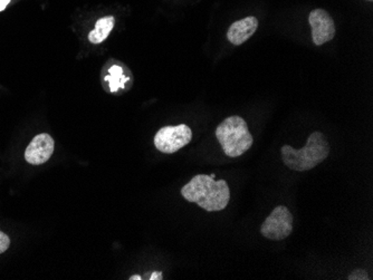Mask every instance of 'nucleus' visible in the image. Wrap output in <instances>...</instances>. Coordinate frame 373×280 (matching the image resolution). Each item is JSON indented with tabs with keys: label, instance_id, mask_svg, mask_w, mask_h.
<instances>
[{
	"label": "nucleus",
	"instance_id": "f03ea898",
	"mask_svg": "<svg viewBox=\"0 0 373 280\" xmlns=\"http://www.w3.org/2000/svg\"><path fill=\"white\" fill-rule=\"evenodd\" d=\"M282 160L293 171H310L319 166L330 155V144L322 132H313L306 141L303 149L284 146L281 149Z\"/></svg>",
	"mask_w": 373,
	"mask_h": 280
},
{
	"label": "nucleus",
	"instance_id": "f8f14e48",
	"mask_svg": "<svg viewBox=\"0 0 373 280\" xmlns=\"http://www.w3.org/2000/svg\"><path fill=\"white\" fill-rule=\"evenodd\" d=\"M10 246V240L6 233L0 231V254H3Z\"/></svg>",
	"mask_w": 373,
	"mask_h": 280
},
{
	"label": "nucleus",
	"instance_id": "9b49d317",
	"mask_svg": "<svg viewBox=\"0 0 373 280\" xmlns=\"http://www.w3.org/2000/svg\"><path fill=\"white\" fill-rule=\"evenodd\" d=\"M349 280H367V272H365V269H356L354 272H351L349 274Z\"/></svg>",
	"mask_w": 373,
	"mask_h": 280
},
{
	"label": "nucleus",
	"instance_id": "9d476101",
	"mask_svg": "<svg viewBox=\"0 0 373 280\" xmlns=\"http://www.w3.org/2000/svg\"><path fill=\"white\" fill-rule=\"evenodd\" d=\"M109 75L105 77V81H109L111 92H116L120 88H123L125 81H127L123 75V70L120 66L114 65L109 68Z\"/></svg>",
	"mask_w": 373,
	"mask_h": 280
},
{
	"label": "nucleus",
	"instance_id": "2eb2a0df",
	"mask_svg": "<svg viewBox=\"0 0 373 280\" xmlns=\"http://www.w3.org/2000/svg\"><path fill=\"white\" fill-rule=\"evenodd\" d=\"M141 280L142 278L140 277V276H132V277L130 278V280Z\"/></svg>",
	"mask_w": 373,
	"mask_h": 280
},
{
	"label": "nucleus",
	"instance_id": "4468645a",
	"mask_svg": "<svg viewBox=\"0 0 373 280\" xmlns=\"http://www.w3.org/2000/svg\"><path fill=\"white\" fill-rule=\"evenodd\" d=\"M150 279L151 280L162 279V272H153V274H151V277H150Z\"/></svg>",
	"mask_w": 373,
	"mask_h": 280
},
{
	"label": "nucleus",
	"instance_id": "7ed1b4c3",
	"mask_svg": "<svg viewBox=\"0 0 373 280\" xmlns=\"http://www.w3.org/2000/svg\"><path fill=\"white\" fill-rule=\"evenodd\" d=\"M216 137L224 155L229 157H241L254 143L246 120L241 116H230L222 120L217 127Z\"/></svg>",
	"mask_w": 373,
	"mask_h": 280
},
{
	"label": "nucleus",
	"instance_id": "423d86ee",
	"mask_svg": "<svg viewBox=\"0 0 373 280\" xmlns=\"http://www.w3.org/2000/svg\"><path fill=\"white\" fill-rule=\"evenodd\" d=\"M312 29V38L315 45L321 46L333 40L335 25L331 16L324 9L312 10L309 17Z\"/></svg>",
	"mask_w": 373,
	"mask_h": 280
},
{
	"label": "nucleus",
	"instance_id": "39448f33",
	"mask_svg": "<svg viewBox=\"0 0 373 280\" xmlns=\"http://www.w3.org/2000/svg\"><path fill=\"white\" fill-rule=\"evenodd\" d=\"M192 132L185 124L177 126H165L157 132L155 146L161 153L172 155L190 143Z\"/></svg>",
	"mask_w": 373,
	"mask_h": 280
},
{
	"label": "nucleus",
	"instance_id": "ddd939ff",
	"mask_svg": "<svg viewBox=\"0 0 373 280\" xmlns=\"http://www.w3.org/2000/svg\"><path fill=\"white\" fill-rule=\"evenodd\" d=\"M9 3H10V0H0V12L5 10Z\"/></svg>",
	"mask_w": 373,
	"mask_h": 280
},
{
	"label": "nucleus",
	"instance_id": "6e6552de",
	"mask_svg": "<svg viewBox=\"0 0 373 280\" xmlns=\"http://www.w3.org/2000/svg\"><path fill=\"white\" fill-rule=\"evenodd\" d=\"M259 29V20L255 17H246L237 20L228 29L227 38L233 45L239 46L255 34Z\"/></svg>",
	"mask_w": 373,
	"mask_h": 280
},
{
	"label": "nucleus",
	"instance_id": "dca6fc26",
	"mask_svg": "<svg viewBox=\"0 0 373 280\" xmlns=\"http://www.w3.org/2000/svg\"><path fill=\"white\" fill-rule=\"evenodd\" d=\"M367 1H372V0H367Z\"/></svg>",
	"mask_w": 373,
	"mask_h": 280
},
{
	"label": "nucleus",
	"instance_id": "0eeeda50",
	"mask_svg": "<svg viewBox=\"0 0 373 280\" xmlns=\"http://www.w3.org/2000/svg\"><path fill=\"white\" fill-rule=\"evenodd\" d=\"M54 149L55 143L51 135L46 133L36 135L26 149V161L33 166H40L50 160L54 153Z\"/></svg>",
	"mask_w": 373,
	"mask_h": 280
},
{
	"label": "nucleus",
	"instance_id": "f257e3e1",
	"mask_svg": "<svg viewBox=\"0 0 373 280\" xmlns=\"http://www.w3.org/2000/svg\"><path fill=\"white\" fill-rule=\"evenodd\" d=\"M188 202H194L208 212L226 209L230 200V190L224 180H215L207 174H198L181 189Z\"/></svg>",
	"mask_w": 373,
	"mask_h": 280
},
{
	"label": "nucleus",
	"instance_id": "20e7f679",
	"mask_svg": "<svg viewBox=\"0 0 373 280\" xmlns=\"http://www.w3.org/2000/svg\"><path fill=\"white\" fill-rule=\"evenodd\" d=\"M293 222L294 218L289 208L277 205L261 224V235L270 240H284L292 233Z\"/></svg>",
	"mask_w": 373,
	"mask_h": 280
},
{
	"label": "nucleus",
	"instance_id": "1a4fd4ad",
	"mask_svg": "<svg viewBox=\"0 0 373 280\" xmlns=\"http://www.w3.org/2000/svg\"><path fill=\"white\" fill-rule=\"evenodd\" d=\"M115 25V20L112 16L101 18L96 22V29L89 34V40L92 44H101L107 40L109 33Z\"/></svg>",
	"mask_w": 373,
	"mask_h": 280
}]
</instances>
